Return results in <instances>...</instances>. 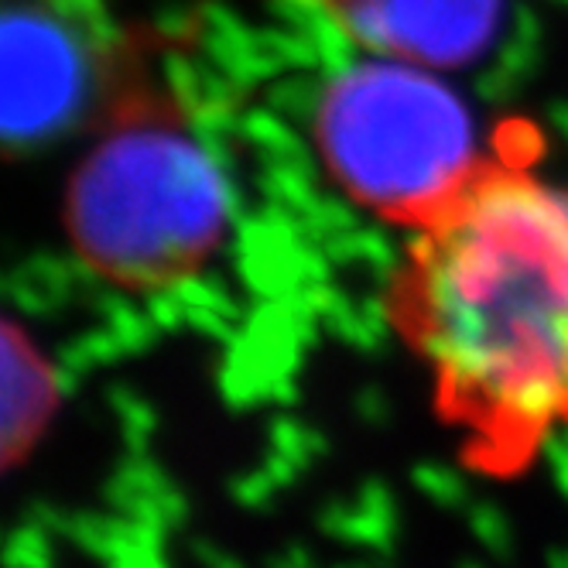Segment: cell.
<instances>
[{"label": "cell", "mask_w": 568, "mask_h": 568, "mask_svg": "<svg viewBox=\"0 0 568 568\" xmlns=\"http://www.w3.org/2000/svg\"><path fill=\"white\" fill-rule=\"evenodd\" d=\"M390 318L432 367L466 459L497 476L527 466L568 422V192L486 161L418 230Z\"/></svg>", "instance_id": "1"}, {"label": "cell", "mask_w": 568, "mask_h": 568, "mask_svg": "<svg viewBox=\"0 0 568 568\" xmlns=\"http://www.w3.org/2000/svg\"><path fill=\"white\" fill-rule=\"evenodd\" d=\"M110 69L106 131L69 182L65 230L79 257L120 288H172L220 251L230 189L151 87L138 49H120Z\"/></svg>", "instance_id": "2"}, {"label": "cell", "mask_w": 568, "mask_h": 568, "mask_svg": "<svg viewBox=\"0 0 568 568\" xmlns=\"http://www.w3.org/2000/svg\"><path fill=\"white\" fill-rule=\"evenodd\" d=\"M315 144L349 199L415 230L486 165L466 100L435 69L390 55L329 79L315 106Z\"/></svg>", "instance_id": "3"}, {"label": "cell", "mask_w": 568, "mask_h": 568, "mask_svg": "<svg viewBox=\"0 0 568 568\" xmlns=\"http://www.w3.org/2000/svg\"><path fill=\"white\" fill-rule=\"evenodd\" d=\"M103 69L87 38L38 0L4 14V138L11 148L69 131L93 103Z\"/></svg>", "instance_id": "4"}, {"label": "cell", "mask_w": 568, "mask_h": 568, "mask_svg": "<svg viewBox=\"0 0 568 568\" xmlns=\"http://www.w3.org/2000/svg\"><path fill=\"white\" fill-rule=\"evenodd\" d=\"M377 55L459 69L494 45L504 0H322Z\"/></svg>", "instance_id": "5"}, {"label": "cell", "mask_w": 568, "mask_h": 568, "mask_svg": "<svg viewBox=\"0 0 568 568\" xmlns=\"http://www.w3.org/2000/svg\"><path fill=\"white\" fill-rule=\"evenodd\" d=\"M4 463L18 466L34 442L45 435L55 404H59V381L52 363L38 353V346L8 322L4 326Z\"/></svg>", "instance_id": "6"}]
</instances>
